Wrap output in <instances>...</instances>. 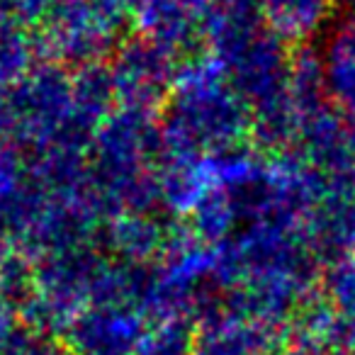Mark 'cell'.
<instances>
[{
	"instance_id": "6da1fadb",
	"label": "cell",
	"mask_w": 355,
	"mask_h": 355,
	"mask_svg": "<svg viewBox=\"0 0 355 355\" xmlns=\"http://www.w3.org/2000/svg\"><path fill=\"white\" fill-rule=\"evenodd\" d=\"M158 117L166 156L173 158H217L251 141V107L209 56L183 61Z\"/></svg>"
},
{
	"instance_id": "7a4b0ae2",
	"label": "cell",
	"mask_w": 355,
	"mask_h": 355,
	"mask_svg": "<svg viewBox=\"0 0 355 355\" xmlns=\"http://www.w3.org/2000/svg\"><path fill=\"white\" fill-rule=\"evenodd\" d=\"M117 107L161 112L175 88L183 59L148 37L124 40L110 59Z\"/></svg>"
},
{
	"instance_id": "3957f363",
	"label": "cell",
	"mask_w": 355,
	"mask_h": 355,
	"mask_svg": "<svg viewBox=\"0 0 355 355\" xmlns=\"http://www.w3.org/2000/svg\"><path fill=\"white\" fill-rule=\"evenodd\" d=\"M151 321L119 304H88L69 331L66 343L76 355H137Z\"/></svg>"
},
{
	"instance_id": "277c9868",
	"label": "cell",
	"mask_w": 355,
	"mask_h": 355,
	"mask_svg": "<svg viewBox=\"0 0 355 355\" xmlns=\"http://www.w3.org/2000/svg\"><path fill=\"white\" fill-rule=\"evenodd\" d=\"M282 345V334L256 321L219 316L217 321L198 329L193 355H263Z\"/></svg>"
},
{
	"instance_id": "5b68a950",
	"label": "cell",
	"mask_w": 355,
	"mask_h": 355,
	"mask_svg": "<svg viewBox=\"0 0 355 355\" xmlns=\"http://www.w3.org/2000/svg\"><path fill=\"white\" fill-rule=\"evenodd\" d=\"M321 64L329 103L355 117V20L331 35L321 51Z\"/></svg>"
},
{
	"instance_id": "8992f818",
	"label": "cell",
	"mask_w": 355,
	"mask_h": 355,
	"mask_svg": "<svg viewBox=\"0 0 355 355\" xmlns=\"http://www.w3.org/2000/svg\"><path fill=\"white\" fill-rule=\"evenodd\" d=\"M261 20L285 42H304L324 27L331 0H258Z\"/></svg>"
},
{
	"instance_id": "52a82bcc",
	"label": "cell",
	"mask_w": 355,
	"mask_h": 355,
	"mask_svg": "<svg viewBox=\"0 0 355 355\" xmlns=\"http://www.w3.org/2000/svg\"><path fill=\"white\" fill-rule=\"evenodd\" d=\"M198 329L185 319H166L148 326L137 355H193Z\"/></svg>"
},
{
	"instance_id": "ba28073f",
	"label": "cell",
	"mask_w": 355,
	"mask_h": 355,
	"mask_svg": "<svg viewBox=\"0 0 355 355\" xmlns=\"http://www.w3.org/2000/svg\"><path fill=\"white\" fill-rule=\"evenodd\" d=\"M8 355H76V353L66 343L64 336L40 334V331H32L30 326L22 324L20 334L12 340Z\"/></svg>"
},
{
	"instance_id": "9c48e42d",
	"label": "cell",
	"mask_w": 355,
	"mask_h": 355,
	"mask_svg": "<svg viewBox=\"0 0 355 355\" xmlns=\"http://www.w3.org/2000/svg\"><path fill=\"white\" fill-rule=\"evenodd\" d=\"M22 329V319L20 314H15L12 309L0 304V355H8L12 340L17 338Z\"/></svg>"
},
{
	"instance_id": "30bf717a",
	"label": "cell",
	"mask_w": 355,
	"mask_h": 355,
	"mask_svg": "<svg viewBox=\"0 0 355 355\" xmlns=\"http://www.w3.org/2000/svg\"><path fill=\"white\" fill-rule=\"evenodd\" d=\"M353 132H355V117H353Z\"/></svg>"
}]
</instances>
